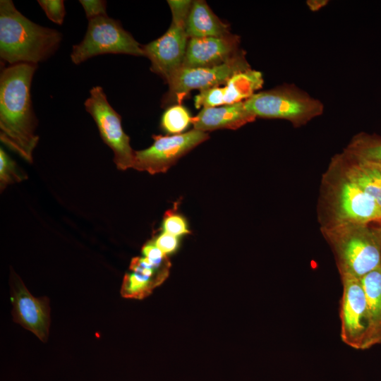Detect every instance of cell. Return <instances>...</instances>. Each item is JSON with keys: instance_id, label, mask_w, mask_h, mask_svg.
Listing matches in <instances>:
<instances>
[{"instance_id": "6da1fadb", "label": "cell", "mask_w": 381, "mask_h": 381, "mask_svg": "<svg viewBox=\"0 0 381 381\" xmlns=\"http://www.w3.org/2000/svg\"><path fill=\"white\" fill-rule=\"evenodd\" d=\"M37 64H17L4 66L0 74V140L27 162L39 136L30 89Z\"/></svg>"}, {"instance_id": "7a4b0ae2", "label": "cell", "mask_w": 381, "mask_h": 381, "mask_svg": "<svg viewBox=\"0 0 381 381\" xmlns=\"http://www.w3.org/2000/svg\"><path fill=\"white\" fill-rule=\"evenodd\" d=\"M62 39L56 30L37 25L11 0L0 1V57L9 65L37 64L52 56Z\"/></svg>"}, {"instance_id": "3957f363", "label": "cell", "mask_w": 381, "mask_h": 381, "mask_svg": "<svg viewBox=\"0 0 381 381\" xmlns=\"http://www.w3.org/2000/svg\"><path fill=\"white\" fill-rule=\"evenodd\" d=\"M320 192L321 227L381 220L376 201L350 179L334 157L322 178Z\"/></svg>"}, {"instance_id": "277c9868", "label": "cell", "mask_w": 381, "mask_h": 381, "mask_svg": "<svg viewBox=\"0 0 381 381\" xmlns=\"http://www.w3.org/2000/svg\"><path fill=\"white\" fill-rule=\"evenodd\" d=\"M321 231L332 250L341 277L361 279L381 266V234L377 225L340 224L321 227Z\"/></svg>"}, {"instance_id": "5b68a950", "label": "cell", "mask_w": 381, "mask_h": 381, "mask_svg": "<svg viewBox=\"0 0 381 381\" xmlns=\"http://www.w3.org/2000/svg\"><path fill=\"white\" fill-rule=\"evenodd\" d=\"M256 118L279 119L301 127L322 115L323 104L293 84H284L258 92L244 101Z\"/></svg>"}, {"instance_id": "8992f818", "label": "cell", "mask_w": 381, "mask_h": 381, "mask_svg": "<svg viewBox=\"0 0 381 381\" xmlns=\"http://www.w3.org/2000/svg\"><path fill=\"white\" fill-rule=\"evenodd\" d=\"M172 20L159 38L143 46L144 56L151 63L150 70L167 83L183 64L189 37L186 26L193 3L189 0H169Z\"/></svg>"}, {"instance_id": "52a82bcc", "label": "cell", "mask_w": 381, "mask_h": 381, "mask_svg": "<svg viewBox=\"0 0 381 381\" xmlns=\"http://www.w3.org/2000/svg\"><path fill=\"white\" fill-rule=\"evenodd\" d=\"M107 54L144 56L143 46L121 23L105 15L88 20L84 38L73 46L71 59L78 65L93 56Z\"/></svg>"}, {"instance_id": "ba28073f", "label": "cell", "mask_w": 381, "mask_h": 381, "mask_svg": "<svg viewBox=\"0 0 381 381\" xmlns=\"http://www.w3.org/2000/svg\"><path fill=\"white\" fill-rule=\"evenodd\" d=\"M250 68L243 49L220 65L200 68L181 67L167 83L169 90L162 99V107L168 108L181 104L190 91H200L225 85L234 74Z\"/></svg>"}, {"instance_id": "9c48e42d", "label": "cell", "mask_w": 381, "mask_h": 381, "mask_svg": "<svg viewBox=\"0 0 381 381\" xmlns=\"http://www.w3.org/2000/svg\"><path fill=\"white\" fill-rule=\"evenodd\" d=\"M84 105L94 119L104 143L112 150L116 167L120 170L133 168L135 150L123 129L121 115L109 103L102 87H92Z\"/></svg>"}, {"instance_id": "30bf717a", "label": "cell", "mask_w": 381, "mask_h": 381, "mask_svg": "<svg viewBox=\"0 0 381 381\" xmlns=\"http://www.w3.org/2000/svg\"><path fill=\"white\" fill-rule=\"evenodd\" d=\"M152 145L135 151L133 168L151 174L164 173L181 157L209 138L206 132L193 129L173 135H153Z\"/></svg>"}, {"instance_id": "8fae6325", "label": "cell", "mask_w": 381, "mask_h": 381, "mask_svg": "<svg viewBox=\"0 0 381 381\" xmlns=\"http://www.w3.org/2000/svg\"><path fill=\"white\" fill-rule=\"evenodd\" d=\"M342 294L340 300V337L348 346L364 350L368 315L365 296L361 279L344 275L341 277Z\"/></svg>"}, {"instance_id": "7c38bea8", "label": "cell", "mask_w": 381, "mask_h": 381, "mask_svg": "<svg viewBox=\"0 0 381 381\" xmlns=\"http://www.w3.org/2000/svg\"><path fill=\"white\" fill-rule=\"evenodd\" d=\"M13 320L46 341L50 325V308L46 297L35 298L15 273L11 275Z\"/></svg>"}, {"instance_id": "4fadbf2b", "label": "cell", "mask_w": 381, "mask_h": 381, "mask_svg": "<svg viewBox=\"0 0 381 381\" xmlns=\"http://www.w3.org/2000/svg\"><path fill=\"white\" fill-rule=\"evenodd\" d=\"M263 84L262 73L250 68L234 74L223 87L200 90L194 97V105L203 109L243 102L258 92Z\"/></svg>"}, {"instance_id": "5bb4252c", "label": "cell", "mask_w": 381, "mask_h": 381, "mask_svg": "<svg viewBox=\"0 0 381 381\" xmlns=\"http://www.w3.org/2000/svg\"><path fill=\"white\" fill-rule=\"evenodd\" d=\"M240 37L231 33L219 37L190 38L181 67H210L222 64L237 54Z\"/></svg>"}, {"instance_id": "9a60e30c", "label": "cell", "mask_w": 381, "mask_h": 381, "mask_svg": "<svg viewBox=\"0 0 381 381\" xmlns=\"http://www.w3.org/2000/svg\"><path fill=\"white\" fill-rule=\"evenodd\" d=\"M170 266L167 257L161 261H152L145 257L133 258L129 267L131 272L123 279L121 296L137 299L149 296L168 277Z\"/></svg>"}, {"instance_id": "2e32d148", "label": "cell", "mask_w": 381, "mask_h": 381, "mask_svg": "<svg viewBox=\"0 0 381 381\" xmlns=\"http://www.w3.org/2000/svg\"><path fill=\"white\" fill-rule=\"evenodd\" d=\"M256 117L245 107L244 101L231 104L201 109L193 117V129L207 132L218 129H237Z\"/></svg>"}, {"instance_id": "e0dca14e", "label": "cell", "mask_w": 381, "mask_h": 381, "mask_svg": "<svg viewBox=\"0 0 381 381\" xmlns=\"http://www.w3.org/2000/svg\"><path fill=\"white\" fill-rule=\"evenodd\" d=\"M345 174L381 208V168L359 159L344 150L334 156Z\"/></svg>"}, {"instance_id": "ac0fdd59", "label": "cell", "mask_w": 381, "mask_h": 381, "mask_svg": "<svg viewBox=\"0 0 381 381\" xmlns=\"http://www.w3.org/2000/svg\"><path fill=\"white\" fill-rule=\"evenodd\" d=\"M365 296L368 329L364 350L381 341V266L361 279Z\"/></svg>"}, {"instance_id": "d6986e66", "label": "cell", "mask_w": 381, "mask_h": 381, "mask_svg": "<svg viewBox=\"0 0 381 381\" xmlns=\"http://www.w3.org/2000/svg\"><path fill=\"white\" fill-rule=\"evenodd\" d=\"M186 30L189 39L219 37L231 33L229 25L222 22L203 0L193 1Z\"/></svg>"}, {"instance_id": "ffe728a7", "label": "cell", "mask_w": 381, "mask_h": 381, "mask_svg": "<svg viewBox=\"0 0 381 381\" xmlns=\"http://www.w3.org/2000/svg\"><path fill=\"white\" fill-rule=\"evenodd\" d=\"M345 151L363 161L381 168V136L368 133L356 134Z\"/></svg>"}, {"instance_id": "44dd1931", "label": "cell", "mask_w": 381, "mask_h": 381, "mask_svg": "<svg viewBox=\"0 0 381 381\" xmlns=\"http://www.w3.org/2000/svg\"><path fill=\"white\" fill-rule=\"evenodd\" d=\"M189 111L181 104L168 107L162 116L161 127L168 133L181 134L192 123Z\"/></svg>"}, {"instance_id": "7402d4cb", "label": "cell", "mask_w": 381, "mask_h": 381, "mask_svg": "<svg viewBox=\"0 0 381 381\" xmlns=\"http://www.w3.org/2000/svg\"><path fill=\"white\" fill-rule=\"evenodd\" d=\"M26 179L25 174L16 162L3 150H0V184L1 190L6 186Z\"/></svg>"}, {"instance_id": "603a6c76", "label": "cell", "mask_w": 381, "mask_h": 381, "mask_svg": "<svg viewBox=\"0 0 381 381\" xmlns=\"http://www.w3.org/2000/svg\"><path fill=\"white\" fill-rule=\"evenodd\" d=\"M162 229L164 232L175 236L190 233L185 218L173 210L165 213L162 221Z\"/></svg>"}, {"instance_id": "cb8c5ba5", "label": "cell", "mask_w": 381, "mask_h": 381, "mask_svg": "<svg viewBox=\"0 0 381 381\" xmlns=\"http://www.w3.org/2000/svg\"><path fill=\"white\" fill-rule=\"evenodd\" d=\"M37 2L50 20L59 25L63 23L66 16L64 1L38 0Z\"/></svg>"}, {"instance_id": "d4e9b609", "label": "cell", "mask_w": 381, "mask_h": 381, "mask_svg": "<svg viewBox=\"0 0 381 381\" xmlns=\"http://www.w3.org/2000/svg\"><path fill=\"white\" fill-rule=\"evenodd\" d=\"M80 3L83 6L88 20L100 16L107 15L106 1L82 0L80 1Z\"/></svg>"}, {"instance_id": "484cf974", "label": "cell", "mask_w": 381, "mask_h": 381, "mask_svg": "<svg viewBox=\"0 0 381 381\" xmlns=\"http://www.w3.org/2000/svg\"><path fill=\"white\" fill-rule=\"evenodd\" d=\"M154 243L166 255L174 252L179 246L177 236L164 231L155 238Z\"/></svg>"}, {"instance_id": "4316f807", "label": "cell", "mask_w": 381, "mask_h": 381, "mask_svg": "<svg viewBox=\"0 0 381 381\" xmlns=\"http://www.w3.org/2000/svg\"><path fill=\"white\" fill-rule=\"evenodd\" d=\"M142 253L143 257L152 261H161L167 257L156 246L154 241L147 243L143 247Z\"/></svg>"}, {"instance_id": "83f0119b", "label": "cell", "mask_w": 381, "mask_h": 381, "mask_svg": "<svg viewBox=\"0 0 381 381\" xmlns=\"http://www.w3.org/2000/svg\"><path fill=\"white\" fill-rule=\"evenodd\" d=\"M328 3L326 0H310L307 1L309 9L312 11H317L325 7Z\"/></svg>"}, {"instance_id": "f1b7e54d", "label": "cell", "mask_w": 381, "mask_h": 381, "mask_svg": "<svg viewBox=\"0 0 381 381\" xmlns=\"http://www.w3.org/2000/svg\"><path fill=\"white\" fill-rule=\"evenodd\" d=\"M376 224L381 226V220L378 223H377Z\"/></svg>"}, {"instance_id": "f546056e", "label": "cell", "mask_w": 381, "mask_h": 381, "mask_svg": "<svg viewBox=\"0 0 381 381\" xmlns=\"http://www.w3.org/2000/svg\"><path fill=\"white\" fill-rule=\"evenodd\" d=\"M377 226H378V227H379V229H380V234H381V226H380V225H377Z\"/></svg>"}, {"instance_id": "4dcf8cb0", "label": "cell", "mask_w": 381, "mask_h": 381, "mask_svg": "<svg viewBox=\"0 0 381 381\" xmlns=\"http://www.w3.org/2000/svg\"><path fill=\"white\" fill-rule=\"evenodd\" d=\"M380 344H381V341H380Z\"/></svg>"}]
</instances>
